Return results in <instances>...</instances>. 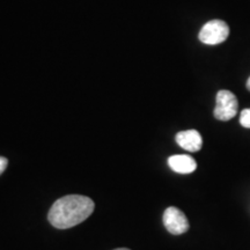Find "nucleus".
<instances>
[{
	"label": "nucleus",
	"mask_w": 250,
	"mask_h": 250,
	"mask_svg": "<svg viewBox=\"0 0 250 250\" xmlns=\"http://www.w3.org/2000/svg\"><path fill=\"white\" fill-rule=\"evenodd\" d=\"M7 164H8L7 159L4 158V156H0V175L6 170V168H7Z\"/></svg>",
	"instance_id": "obj_8"
},
{
	"label": "nucleus",
	"mask_w": 250,
	"mask_h": 250,
	"mask_svg": "<svg viewBox=\"0 0 250 250\" xmlns=\"http://www.w3.org/2000/svg\"><path fill=\"white\" fill-rule=\"evenodd\" d=\"M237 99L232 92L223 89L219 90L215 99V108H214V117L218 121L227 122L232 120L237 114Z\"/></svg>",
	"instance_id": "obj_2"
},
{
	"label": "nucleus",
	"mask_w": 250,
	"mask_h": 250,
	"mask_svg": "<svg viewBox=\"0 0 250 250\" xmlns=\"http://www.w3.org/2000/svg\"><path fill=\"white\" fill-rule=\"evenodd\" d=\"M164 225L168 232L174 235H180L189 229V221L186 214L174 206L166 208L164 212Z\"/></svg>",
	"instance_id": "obj_4"
},
{
	"label": "nucleus",
	"mask_w": 250,
	"mask_h": 250,
	"mask_svg": "<svg viewBox=\"0 0 250 250\" xmlns=\"http://www.w3.org/2000/svg\"><path fill=\"white\" fill-rule=\"evenodd\" d=\"M114 250H130V249H127V248H117V249H114Z\"/></svg>",
	"instance_id": "obj_10"
},
{
	"label": "nucleus",
	"mask_w": 250,
	"mask_h": 250,
	"mask_svg": "<svg viewBox=\"0 0 250 250\" xmlns=\"http://www.w3.org/2000/svg\"><path fill=\"white\" fill-rule=\"evenodd\" d=\"M247 88H248V90H250V77H249V79L247 80Z\"/></svg>",
	"instance_id": "obj_9"
},
{
	"label": "nucleus",
	"mask_w": 250,
	"mask_h": 250,
	"mask_svg": "<svg viewBox=\"0 0 250 250\" xmlns=\"http://www.w3.org/2000/svg\"><path fill=\"white\" fill-rule=\"evenodd\" d=\"M240 124L243 127L250 129V108L243 109L241 111V115H240Z\"/></svg>",
	"instance_id": "obj_7"
},
{
	"label": "nucleus",
	"mask_w": 250,
	"mask_h": 250,
	"mask_svg": "<svg viewBox=\"0 0 250 250\" xmlns=\"http://www.w3.org/2000/svg\"><path fill=\"white\" fill-rule=\"evenodd\" d=\"M229 35V28L221 20H212L205 23L199 31V41L204 44L215 45L225 42Z\"/></svg>",
	"instance_id": "obj_3"
},
{
	"label": "nucleus",
	"mask_w": 250,
	"mask_h": 250,
	"mask_svg": "<svg viewBox=\"0 0 250 250\" xmlns=\"http://www.w3.org/2000/svg\"><path fill=\"white\" fill-rule=\"evenodd\" d=\"M168 165L175 173L190 174L196 170L197 164L195 159L189 155H173L168 159Z\"/></svg>",
	"instance_id": "obj_6"
},
{
	"label": "nucleus",
	"mask_w": 250,
	"mask_h": 250,
	"mask_svg": "<svg viewBox=\"0 0 250 250\" xmlns=\"http://www.w3.org/2000/svg\"><path fill=\"white\" fill-rule=\"evenodd\" d=\"M175 140L181 147L189 152H198L203 146V139L201 133L196 130L181 131L176 134Z\"/></svg>",
	"instance_id": "obj_5"
},
{
	"label": "nucleus",
	"mask_w": 250,
	"mask_h": 250,
	"mask_svg": "<svg viewBox=\"0 0 250 250\" xmlns=\"http://www.w3.org/2000/svg\"><path fill=\"white\" fill-rule=\"evenodd\" d=\"M95 204L89 197L67 195L59 198L50 208L49 223L58 229H66L85 221L93 213Z\"/></svg>",
	"instance_id": "obj_1"
}]
</instances>
